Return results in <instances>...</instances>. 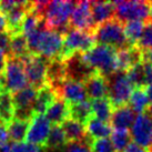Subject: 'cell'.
<instances>
[{
    "label": "cell",
    "mask_w": 152,
    "mask_h": 152,
    "mask_svg": "<svg viewBox=\"0 0 152 152\" xmlns=\"http://www.w3.org/2000/svg\"><path fill=\"white\" fill-rule=\"evenodd\" d=\"M25 37L29 53L48 60L58 58L64 46V34L47 29L43 22L38 29Z\"/></svg>",
    "instance_id": "1"
},
{
    "label": "cell",
    "mask_w": 152,
    "mask_h": 152,
    "mask_svg": "<svg viewBox=\"0 0 152 152\" xmlns=\"http://www.w3.org/2000/svg\"><path fill=\"white\" fill-rule=\"evenodd\" d=\"M75 1H48L42 12V20L47 29L57 31L64 36L70 29L69 19L75 9Z\"/></svg>",
    "instance_id": "2"
},
{
    "label": "cell",
    "mask_w": 152,
    "mask_h": 152,
    "mask_svg": "<svg viewBox=\"0 0 152 152\" xmlns=\"http://www.w3.org/2000/svg\"><path fill=\"white\" fill-rule=\"evenodd\" d=\"M82 58L89 67L99 72L106 78H109L118 71L117 68V49L112 47L96 45L91 50L83 53Z\"/></svg>",
    "instance_id": "3"
},
{
    "label": "cell",
    "mask_w": 152,
    "mask_h": 152,
    "mask_svg": "<svg viewBox=\"0 0 152 152\" xmlns=\"http://www.w3.org/2000/svg\"><path fill=\"white\" fill-rule=\"evenodd\" d=\"M92 34L98 45L112 47L117 50L129 46L123 31V23L115 17L98 25L92 31Z\"/></svg>",
    "instance_id": "4"
},
{
    "label": "cell",
    "mask_w": 152,
    "mask_h": 152,
    "mask_svg": "<svg viewBox=\"0 0 152 152\" xmlns=\"http://www.w3.org/2000/svg\"><path fill=\"white\" fill-rule=\"evenodd\" d=\"M94 46L96 41L92 32L69 29L64 36V46L58 58L64 61L73 55H83Z\"/></svg>",
    "instance_id": "5"
},
{
    "label": "cell",
    "mask_w": 152,
    "mask_h": 152,
    "mask_svg": "<svg viewBox=\"0 0 152 152\" xmlns=\"http://www.w3.org/2000/svg\"><path fill=\"white\" fill-rule=\"evenodd\" d=\"M108 80V99L113 109L127 106L131 92L133 91V85L129 80L126 72L117 71L112 76L107 78Z\"/></svg>",
    "instance_id": "6"
},
{
    "label": "cell",
    "mask_w": 152,
    "mask_h": 152,
    "mask_svg": "<svg viewBox=\"0 0 152 152\" xmlns=\"http://www.w3.org/2000/svg\"><path fill=\"white\" fill-rule=\"evenodd\" d=\"M114 17L124 23L132 20L147 21L151 18V1H113Z\"/></svg>",
    "instance_id": "7"
},
{
    "label": "cell",
    "mask_w": 152,
    "mask_h": 152,
    "mask_svg": "<svg viewBox=\"0 0 152 152\" xmlns=\"http://www.w3.org/2000/svg\"><path fill=\"white\" fill-rule=\"evenodd\" d=\"M37 96V90L31 86H27L17 92L12 93L13 119L30 121L34 113V103Z\"/></svg>",
    "instance_id": "8"
},
{
    "label": "cell",
    "mask_w": 152,
    "mask_h": 152,
    "mask_svg": "<svg viewBox=\"0 0 152 152\" xmlns=\"http://www.w3.org/2000/svg\"><path fill=\"white\" fill-rule=\"evenodd\" d=\"M25 73L27 77V81L29 86L36 90L46 85V71L48 59L36 55H29L21 59Z\"/></svg>",
    "instance_id": "9"
},
{
    "label": "cell",
    "mask_w": 152,
    "mask_h": 152,
    "mask_svg": "<svg viewBox=\"0 0 152 152\" xmlns=\"http://www.w3.org/2000/svg\"><path fill=\"white\" fill-rule=\"evenodd\" d=\"M4 77V90L10 94L23 89L28 83L22 61L12 57H7Z\"/></svg>",
    "instance_id": "10"
},
{
    "label": "cell",
    "mask_w": 152,
    "mask_h": 152,
    "mask_svg": "<svg viewBox=\"0 0 152 152\" xmlns=\"http://www.w3.org/2000/svg\"><path fill=\"white\" fill-rule=\"evenodd\" d=\"M133 143L152 152V119L143 112L135 117L130 131Z\"/></svg>",
    "instance_id": "11"
},
{
    "label": "cell",
    "mask_w": 152,
    "mask_h": 152,
    "mask_svg": "<svg viewBox=\"0 0 152 152\" xmlns=\"http://www.w3.org/2000/svg\"><path fill=\"white\" fill-rule=\"evenodd\" d=\"M70 29L81 30L87 32H92L96 25L91 16L90 1H78L69 19Z\"/></svg>",
    "instance_id": "12"
},
{
    "label": "cell",
    "mask_w": 152,
    "mask_h": 152,
    "mask_svg": "<svg viewBox=\"0 0 152 152\" xmlns=\"http://www.w3.org/2000/svg\"><path fill=\"white\" fill-rule=\"evenodd\" d=\"M51 129V123L47 120L45 114H34L30 120L29 129L26 135L28 143L45 147Z\"/></svg>",
    "instance_id": "13"
},
{
    "label": "cell",
    "mask_w": 152,
    "mask_h": 152,
    "mask_svg": "<svg viewBox=\"0 0 152 152\" xmlns=\"http://www.w3.org/2000/svg\"><path fill=\"white\" fill-rule=\"evenodd\" d=\"M57 98H60L67 102L68 104L79 103V102L87 100V93L83 86V82L72 79H66V80L55 89Z\"/></svg>",
    "instance_id": "14"
},
{
    "label": "cell",
    "mask_w": 152,
    "mask_h": 152,
    "mask_svg": "<svg viewBox=\"0 0 152 152\" xmlns=\"http://www.w3.org/2000/svg\"><path fill=\"white\" fill-rule=\"evenodd\" d=\"M66 64L67 79H72L83 82L93 72H96L85 62L81 55H73L64 61Z\"/></svg>",
    "instance_id": "15"
},
{
    "label": "cell",
    "mask_w": 152,
    "mask_h": 152,
    "mask_svg": "<svg viewBox=\"0 0 152 152\" xmlns=\"http://www.w3.org/2000/svg\"><path fill=\"white\" fill-rule=\"evenodd\" d=\"M143 61V52L137 46H128L117 50V68L119 72H127L131 67Z\"/></svg>",
    "instance_id": "16"
},
{
    "label": "cell",
    "mask_w": 152,
    "mask_h": 152,
    "mask_svg": "<svg viewBox=\"0 0 152 152\" xmlns=\"http://www.w3.org/2000/svg\"><path fill=\"white\" fill-rule=\"evenodd\" d=\"M87 97L92 100L108 97V80L99 72H93L83 81Z\"/></svg>",
    "instance_id": "17"
},
{
    "label": "cell",
    "mask_w": 152,
    "mask_h": 152,
    "mask_svg": "<svg viewBox=\"0 0 152 152\" xmlns=\"http://www.w3.org/2000/svg\"><path fill=\"white\" fill-rule=\"evenodd\" d=\"M67 79L66 64L59 58L48 60L46 71V82L55 90Z\"/></svg>",
    "instance_id": "18"
},
{
    "label": "cell",
    "mask_w": 152,
    "mask_h": 152,
    "mask_svg": "<svg viewBox=\"0 0 152 152\" xmlns=\"http://www.w3.org/2000/svg\"><path fill=\"white\" fill-rule=\"evenodd\" d=\"M135 113L130 107L122 106L113 109L110 123L114 130H128L135 120Z\"/></svg>",
    "instance_id": "19"
},
{
    "label": "cell",
    "mask_w": 152,
    "mask_h": 152,
    "mask_svg": "<svg viewBox=\"0 0 152 152\" xmlns=\"http://www.w3.org/2000/svg\"><path fill=\"white\" fill-rule=\"evenodd\" d=\"M67 140V143L71 142H90L87 134H86L85 126L79 123L73 119H67L66 121L60 124Z\"/></svg>",
    "instance_id": "20"
},
{
    "label": "cell",
    "mask_w": 152,
    "mask_h": 152,
    "mask_svg": "<svg viewBox=\"0 0 152 152\" xmlns=\"http://www.w3.org/2000/svg\"><path fill=\"white\" fill-rule=\"evenodd\" d=\"M45 117L50 123H53V126H60L69 119V104L62 99L57 98L47 109Z\"/></svg>",
    "instance_id": "21"
},
{
    "label": "cell",
    "mask_w": 152,
    "mask_h": 152,
    "mask_svg": "<svg viewBox=\"0 0 152 152\" xmlns=\"http://www.w3.org/2000/svg\"><path fill=\"white\" fill-rule=\"evenodd\" d=\"M91 16L94 25H101L114 18V4L110 1H90Z\"/></svg>",
    "instance_id": "22"
},
{
    "label": "cell",
    "mask_w": 152,
    "mask_h": 152,
    "mask_svg": "<svg viewBox=\"0 0 152 152\" xmlns=\"http://www.w3.org/2000/svg\"><path fill=\"white\" fill-rule=\"evenodd\" d=\"M57 99L56 91L49 85H45L43 87L37 90V96L34 103V114H45L47 109Z\"/></svg>",
    "instance_id": "23"
},
{
    "label": "cell",
    "mask_w": 152,
    "mask_h": 152,
    "mask_svg": "<svg viewBox=\"0 0 152 152\" xmlns=\"http://www.w3.org/2000/svg\"><path fill=\"white\" fill-rule=\"evenodd\" d=\"M85 130L86 134L90 140L104 139V138H108L112 132V129L109 123L102 122L93 115L85 124Z\"/></svg>",
    "instance_id": "24"
},
{
    "label": "cell",
    "mask_w": 152,
    "mask_h": 152,
    "mask_svg": "<svg viewBox=\"0 0 152 152\" xmlns=\"http://www.w3.org/2000/svg\"><path fill=\"white\" fill-rule=\"evenodd\" d=\"M29 123L30 121H23V120H17V119H13L12 121H10L6 126L8 139H10L12 143L23 142L29 129Z\"/></svg>",
    "instance_id": "25"
},
{
    "label": "cell",
    "mask_w": 152,
    "mask_h": 152,
    "mask_svg": "<svg viewBox=\"0 0 152 152\" xmlns=\"http://www.w3.org/2000/svg\"><path fill=\"white\" fill-rule=\"evenodd\" d=\"M92 108L91 102L89 100L69 104V118L73 119L79 123L85 126L88 122V120L92 117Z\"/></svg>",
    "instance_id": "26"
},
{
    "label": "cell",
    "mask_w": 152,
    "mask_h": 152,
    "mask_svg": "<svg viewBox=\"0 0 152 152\" xmlns=\"http://www.w3.org/2000/svg\"><path fill=\"white\" fill-rule=\"evenodd\" d=\"M10 46H9L8 57H12L16 59H23L29 55V49L27 45V39L23 34H10Z\"/></svg>",
    "instance_id": "27"
},
{
    "label": "cell",
    "mask_w": 152,
    "mask_h": 152,
    "mask_svg": "<svg viewBox=\"0 0 152 152\" xmlns=\"http://www.w3.org/2000/svg\"><path fill=\"white\" fill-rule=\"evenodd\" d=\"M92 114L102 122L109 123L111 120V115L113 112V107L110 103L108 98H102L91 101Z\"/></svg>",
    "instance_id": "28"
},
{
    "label": "cell",
    "mask_w": 152,
    "mask_h": 152,
    "mask_svg": "<svg viewBox=\"0 0 152 152\" xmlns=\"http://www.w3.org/2000/svg\"><path fill=\"white\" fill-rule=\"evenodd\" d=\"M130 108L133 110V112L137 113H143L145 110L150 106V101H149L148 94L145 91V88H134L133 91L131 92V96L129 98V102Z\"/></svg>",
    "instance_id": "29"
},
{
    "label": "cell",
    "mask_w": 152,
    "mask_h": 152,
    "mask_svg": "<svg viewBox=\"0 0 152 152\" xmlns=\"http://www.w3.org/2000/svg\"><path fill=\"white\" fill-rule=\"evenodd\" d=\"M144 22L140 20H132L123 23V31L129 46H137L143 32Z\"/></svg>",
    "instance_id": "30"
},
{
    "label": "cell",
    "mask_w": 152,
    "mask_h": 152,
    "mask_svg": "<svg viewBox=\"0 0 152 152\" xmlns=\"http://www.w3.org/2000/svg\"><path fill=\"white\" fill-rule=\"evenodd\" d=\"M13 120V104L11 94L7 91L0 93V122L6 126Z\"/></svg>",
    "instance_id": "31"
},
{
    "label": "cell",
    "mask_w": 152,
    "mask_h": 152,
    "mask_svg": "<svg viewBox=\"0 0 152 152\" xmlns=\"http://www.w3.org/2000/svg\"><path fill=\"white\" fill-rule=\"evenodd\" d=\"M67 143V140L64 137V133L60 126H52L46 141L45 148L46 150H57L62 148Z\"/></svg>",
    "instance_id": "32"
},
{
    "label": "cell",
    "mask_w": 152,
    "mask_h": 152,
    "mask_svg": "<svg viewBox=\"0 0 152 152\" xmlns=\"http://www.w3.org/2000/svg\"><path fill=\"white\" fill-rule=\"evenodd\" d=\"M111 143L115 152H123L131 143L130 132L128 130H114L111 132Z\"/></svg>",
    "instance_id": "33"
},
{
    "label": "cell",
    "mask_w": 152,
    "mask_h": 152,
    "mask_svg": "<svg viewBox=\"0 0 152 152\" xmlns=\"http://www.w3.org/2000/svg\"><path fill=\"white\" fill-rule=\"evenodd\" d=\"M137 47L142 52H145L152 49V18L144 21L143 32L141 34V38L137 43Z\"/></svg>",
    "instance_id": "34"
},
{
    "label": "cell",
    "mask_w": 152,
    "mask_h": 152,
    "mask_svg": "<svg viewBox=\"0 0 152 152\" xmlns=\"http://www.w3.org/2000/svg\"><path fill=\"white\" fill-rule=\"evenodd\" d=\"M89 149L91 152H115L113 145L108 138L98 140H90Z\"/></svg>",
    "instance_id": "35"
},
{
    "label": "cell",
    "mask_w": 152,
    "mask_h": 152,
    "mask_svg": "<svg viewBox=\"0 0 152 152\" xmlns=\"http://www.w3.org/2000/svg\"><path fill=\"white\" fill-rule=\"evenodd\" d=\"M90 142H71L66 143L57 150H46V152H91L89 149Z\"/></svg>",
    "instance_id": "36"
},
{
    "label": "cell",
    "mask_w": 152,
    "mask_h": 152,
    "mask_svg": "<svg viewBox=\"0 0 152 152\" xmlns=\"http://www.w3.org/2000/svg\"><path fill=\"white\" fill-rule=\"evenodd\" d=\"M12 149L15 152H46L45 147L31 144L28 142H19V143H12Z\"/></svg>",
    "instance_id": "37"
},
{
    "label": "cell",
    "mask_w": 152,
    "mask_h": 152,
    "mask_svg": "<svg viewBox=\"0 0 152 152\" xmlns=\"http://www.w3.org/2000/svg\"><path fill=\"white\" fill-rule=\"evenodd\" d=\"M10 34L8 31H0V50L4 52L7 57L9 55V46H10Z\"/></svg>",
    "instance_id": "38"
},
{
    "label": "cell",
    "mask_w": 152,
    "mask_h": 152,
    "mask_svg": "<svg viewBox=\"0 0 152 152\" xmlns=\"http://www.w3.org/2000/svg\"><path fill=\"white\" fill-rule=\"evenodd\" d=\"M7 141H8V134H7L6 124L2 122H0V149L2 148L4 144L8 143Z\"/></svg>",
    "instance_id": "39"
},
{
    "label": "cell",
    "mask_w": 152,
    "mask_h": 152,
    "mask_svg": "<svg viewBox=\"0 0 152 152\" xmlns=\"http://www.w3.org/2000/svg\"><path fill=\"white\" fill-rule=\"evenodd\" d=\"M123 152H150L148 150H145V149L141 148L139 145H137L134 143H130L128 145V148L124 150Z\"/></svg>",
    "instance_id": "40"
},
{
    "label": "cell",
    "mask_w": 152,
    "mask_h": 152,
    "mask_svg": "<svg viewBox=\"0 0 152 152\" xmlns=\"http://www.w3.org/2000/svg\"><path fill=\"white\" fill-rule=\"evenodd\" d=\"M6 61H7V55L0 50V75H4V68H6Z\"/></svg>",
    "instance_id": "41"
},
{
    "label": "cell",
    "mask_w": 152,
    "mask_h": 152,
    "mask_svg": "<svg viewBox=\"0 0 152 152\" xmlns=\"http://www.w3.org/2000/svg\"><path fill=\"white\" fill-rule=\"evenodd\" d=\"M0 31H8L6 17H4V13H1V12H0Z\"/></svg>",
    "instance_id": "42"
},
{
    "label": "cell",
    "mask_w": 152,
    "mask_h": 152,
    "mask_svg": "<svg viewBox=\"0 0 152 152\" xmlns=\"http://www.w3.org/2000/svg\"><path fill=\"white\" fill-rule=\"evenodd\" d=\"M143 60L147 61V62H149V64L152 66V49L143 52Z\"/></svg>",
    "instance_id": "43"
},
{
    "label": "cell",
    "mask_w": 152,
    "mask_h": 152,
    "mask_svg": "<svg viewBox=\"0 0 152 152\" xmlns=\"http://www.w3.org/2000/svg\"><path fill=\"white\" fill-rule=\"evenodd\" d=\"M0 152H15L12 149V144H11V142H10V143L4 144V147L0 149Z\"/></svg>",
    "instance_id": "44"
},
{
    "label": "cell",
    "mask_w": 152,
    "mask_h": 152,
    "mask_svg": "<svg viewBox=\"0 0 152 152\" xmlns=\"http://www.w3.org/2000/svg\"><path fill=\"white\" fill-rule=\"evenodd\" d=\"M145 91H147V94H148L149 101L152 102V82L149 86L145 87Z\"/></svg>",
    "instance_id": "45"
},
{
    "label": "cell",
    "mask_w": 152,
    "mask_h": 152,
    "mask_svg": "<svg viewBox=\"0 0 152 152\" xmlns=\"http://www.w3.org/2000/svg\"><path fill=\"white\" fill-rule=\"evenodd\" d=\"M6 91L4 90V75H0V93Z\"/></svg>",
    "instance_id": "46"
},
{
    "label": "cell",
    "mask_w": 152,
    "mask_h": 152,
    "mask_svg": "<svg viewBox=\"0 0 152 152\" xmlns=\"http://www.w3.org/2000/svg\"><path fill=\"white\" fill-rule=\"evenodd\" d=\"M145 113L148 114L149 117L152 119V104H150V106L147 108V110H145Z\"/></svg>",
    "instance_id": "47"
}]
</instances>
